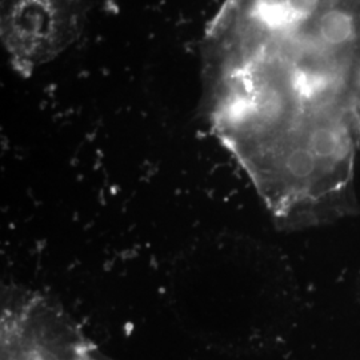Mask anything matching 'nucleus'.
<instances>
[{"label":"nucleus","instance_id":"2","mask_svg":"<svg viewBox=\"0 0 360 360\" xmlns=\"http://www.w3.org/2000/svg\"><path fill=\"white\" fill-rule=\"evenodd\" d=\"M1 360H104L58 304L32 292H13L1 309Z\"/></svg>","mask_w":360,"mask_h":360},{"label":"nucleus","instance_id":"3","mask_svg":"<svg viewBox=\"0 0 360 360\" xmlns=\"http://www.w3.org/2000/svg\"><path fill=\"white\" fill-rule=\"evenodd\" d=\"M86 0H1V40L13 70L30 77L82 34Z\"/></svg>","mask_w":360,"mask_h":360},{"label":"nucleus","instance_id":"1","mask_svg":"<svg viewBox=\"0 0 360 360\" xmlns=\"http://www.w3.org/2000/svg\"><path fill=\"white\" fill-rule=\"evenodd\" d=\"M205 77L212 132L279 227L358 212L360 0H224Z\"/></svg>","mask_w":360,"mask_h":360}]
</instances>
